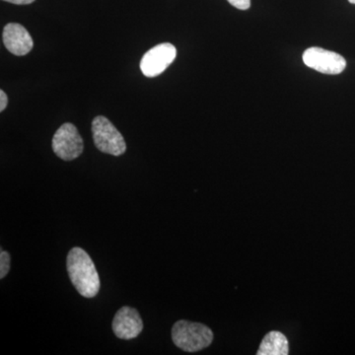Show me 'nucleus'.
<instances>
[{
	"instance_id": "nucleus-1",
	"label": "nucleus",
	"mask_w": 355,
	"mask_h": 355,
	"mask_svg": "<svg viewBox=\"0 0 355 355\" xmlns=\"http://www.w3.org/2000/svg\"><path fill=\"white\" fill-rule=\"evenodd\" d=\"M67 270L72 284L85 298H94L99 293L101 282L92 259L83 249L74 247L67 259Z\"/></svg>"
},
{
	"instance_id": "nucleus-2",
	"label": "nucleus",
	"mask_w": 355,
	"mask_h": 355,
	"mask_svg": "<svg viewBox=\"0 0 355 355\" xmlns=\"http://www.w3.org/2000/svg\"><path fill=\"white\" fill-rule=\"evenodd\" d=\"M172 340L184 352H197L211 345L214 333L205 324L180 320L173 326Z\"/></svg>"
},
{
	"instance_id": "nucleus-3",
	"label": "nucleus",
	"mask_w": 355,
	"mask_h": 355,
	"mask_svg": "<svg viewBox=\"0 0 355 355\" xmlns=\"http://www.w3.org/2000/svg\"><path fill=\"white\" fill-rule=\"evenodd\" d=\"M92 135L95 146L103 153L121 156L127 151L123 135L105 116H98L93 120Z\"/></svg>"
},
{
	"instance_id": "nucleus-4",
	"label": "nucleus",
	"mask_w": 355,
	"mask_h": 355,
	"mask_svg": "<svg viewBox=\"0 0 355 355\" xmlns=\"http://www.w3.org/2000/svg\"><path fill=\"white\" fill-rule=\"evenodd\" d=\"M53 153L58 158L64 161H72L78 158L83 153V137L76 125L64 123L53 135L51 142Z\"/></svg>"
},
{
	"instance_id": "nucleus-5",
	"label": "nucleus",
	"mask_w": 355,
	"mask_h": 355,
	"mask_svg": "<svg viewBox=\"0 0 355 355\" xmlns=\"http://www.w3.org/2000/svg\"><path fill=\"white\" fill-rule=\"evenodd\" d=\"M303 62L310 69L331 76L342 73L347 67V60L343 55L318 46H313L304 51Z\"/></svg>"
},
{
	"instance_id": "nucleus-6",
	"label": "nucleus",
	"mask_w": 355,
	"mask_h": 355,
	"mask_svg": "<svg viewBox=\"0 0 355 355\" xmlns=\"http://www.w3.org/2000/svg\"><path fill=\"white\" fill-rule=\"evenodd\" d=\"M176 55V48L172 44H157L141 58L140 69L146 77L160 76L174 62Z\"/></svg>"
},
{
	"instance_id": "nucleus-7",
	"label": "nucleus",
	"mask_w": 355,
	"mask_h": 355,
	"mask_svg": "<svg viewBox=\"0 0 355 355\" xmlns=\"http://www.w3.org/2000/svg\"><path fill=\"white\" fill-rule=\"evenodd\" d=\"M112 327L116 338L121 340H132L137 338L144 330V322L139 311L128 306H123L114 315Z\"/></svg>"
},
{
	"instance_id": "nucleus-8",
	"label": "nucleus",
	"mask_w": 355,
	"mask_h": 355,
	"mask_svg": "<svg viewBox=\"0 0 355 355\" xmlns=\"http://www.w3.org/2000/svg\"><path fill=\"white\" fill-rule=\"evenodd\" d=\"M3 43L7 50L18 57L28 55L34 46L29 32L17 23H9L3 29Z\"/></svg>"
},
{
	"instance_id": "nucleus-9",
	"label": "nucleus",
	"mask_w": 355,
	"mask_h": 355,
	"mask_svg": "<svg viewBox=\"0 0 355 355\" xmlns=\"http://www.w3.org/2000/svg\"><path fill=\"white\" fill-rule=\"evenodd\" d=\"M288 354V340L284 334L277 331L266 334L257 352V355H287Z\"/></svg>"
},
{
	"instance_id": "nucleus-10",
	"label": "nucleus",
	"mask_w": 355,
	"mask_h": 355,
	"mask_svg": "<svg viewBox=\"0 0 355 355\" xmlns=\"http://www.w3.org/2000/svg\"><path fill=\"white\" fill-rule=\"evenodd\" d=\"M11 257L8 252L1 250L0 253V279H3L10 270Z\"/></svg>"
},
{
	"instance_id": "nucleus-11",
	"label": "nucleus",
	"mask_w": 355,
	"mask_h": 355,
	"mask_svg": "<svg viewBox=\"0 0 355 355\" xmlns=\"http://www.w3.org/2000/svg\"><path fill=\"white\" fill-rule=\"evenodd\" d=\"M227 1L231 6L240 10H247L251 7V0H227Z\"/></svg>"
},
{
	"instance_id": "nucleus-12",
	"label": "nucleus",
	"mask_w": 355,
	"mask_h": 355,
	"mask_svg": "<svg viewBox=\"0 0 355 355\" xmlns=\"http://www.w3.org/2000/svg\"><path fill=\"white\" fill-rule=\"evenodd\" d=\"M8 105V97L3 90H0V112H3Z\"/></svg>"
},
{
	"instance_id": "nucleus-13",
	"label": "nucleus",
	"mask_w": 355,
	"mask_h": 355,
	"mask_svg": "<svg viewBox=\"0 0 355 355\" xmlns=\"http://www.w3.org/2000/svg\"><path fill=\"white\" fill-rule=\"evenodd\" d=\"M3 1L10 2V3L17 4V6H26L31 4L35 0H3Z\"/></svg>"
},
{
	"instance_id": "nucleus-14",
	"label": "nucleus",
	"mask_w": 355,
	"mask_h": 355,
	"mask_svg": "<svg viewBox=\"0 0 355 355\" xmlns=\"http://www.w3.org/2000/svg\"><path fill=\"white\" fill-rule=\"evenodd\" d=\"M350 3L355 4V0H349Z\"/></svg>"
}]
</instances>
